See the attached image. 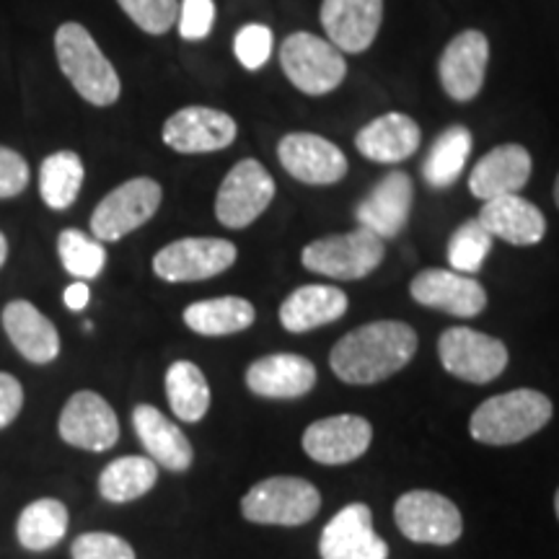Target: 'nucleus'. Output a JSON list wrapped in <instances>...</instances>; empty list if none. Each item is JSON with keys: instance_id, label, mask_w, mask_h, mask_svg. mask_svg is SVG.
Instances as JSON below:
<instances>
[{"instance_id": "f257e3e1", "label": "nucleus", "mask_w": 559, "mask_h": 559, "mask_svg": "<svg viewBox=\"0 0 559 559\" xmlns=\"http://www.w3.org/2000/svg\"><path fill=\"white\" fill-rule=\"evenodd\" d=\"M417 353V332L404 321H370L332 347L330 366L349 386H370L407 368Z\"/></svg>"}, {"instance_id": "f03ea898", "label": "nucleus", "mask_w": 559, "mask_h": 559, "mask_svg": "<svg viewBox=\"0 0 559 559\" xmlns=\"http://www.w3.org/2000/svg\"><path fill=\"white\" fill-rule=\"evenodd\" d=\"M55 55H58L60 70L83 102L94 107H111L120 99V75L79 21H68L55 34Z\"/></svg>"}, {"instance_id": "7ed1b4c3", "label": "nucleus", "mask_w": 559, "mask_h": 559, "mask_svg": "<svg viewBox=\"0 0 559 559\" xmlns=\"http://www.w3.org/2000/svg\"><path fill=\"white\" fill-rule=\"evenodd\" d=\"M549 396L536 389H515L481 402L474 409L469 430L477 443L513 445L536 436L551 419Z\"/></svg>"}, {"instance_id": "20e7f679", "label": "nucleus", "mask_w": 559, "mask_h": 559, "mask_svg": "<svg viewBox=\"0 0 559 559\" xmlns=\"http://www.w3.org/2000/svg\"><path fill=\"white\" fill-rule=\"evenodd\" d=\"M285 79L306 96H324L340 88L347 75V60L330 39L311 32H296L280 47Z\"/></svg>"}, {"instance_id": "39448f33", "label": "nucleus", "mask_w": 559, "mask_h": 559, "mask_svg": "<svg viewBox=\"0 0 559 559\" xmlns=\"http://www.w3.org/2000/svg\"><path fill=\"white\" fill-rule=\"evenodd\" d=\"M319 508V489L300 477L262 479L241 500L243 519L260 526H304L317 519Z\"/></svg>"}, {"instance_id": "423d86ee", "label": "nucleus", "mask_w": 559, "mask_h": 559, "mask_svg": "<svg viewBox=\"0 0 559 559\" xmlns=\"http://www.w3.org/2000/svg\"><path fill=\"white\" fill-rule=\"evenodd\" d=\"M386 254L383 239L368 228H355L347 234L324 236L311 241L300 254L306 270L332 280H362L379 270Z\"/></svg>"}, {"instance_id": "0eeeda50", "label": "nucleus", "mask_w": 559, "mask_h": 559, "mask_svg": "<svg viewBox=\"0 0 559 559\" xmlns=\"http://www.w3.org/2000/svg\"><path fill=\"white\" fill-rule=\"evenodd\" d=\"M164 200V190L156 179L135 177L115 187L91 215V234L102 243L120 241L145 226Z\"/></svg>"}, {"instance_id": "6e6552de", "label": "nucleus", "mask_w": 559, "mask_h": 559, "mask_svg": "<svg viewBox=\"0 0 559 559\" xmlns=\"http://www.w3.org/2000/svg\"><path fill=\"white\" fill-rule=\"evenodd\" d=\"M275 200V179L257 158H243L226 174L215 194V218L226 228H247Z\"/></svg>"}, {"instance_id": "1a4fd4ad", "label": "nucleus", "mask_w": 559, "mask_h": 559, "mask_svg": "<svg viewBox=\"0 0 559 559\" xmlns=\"http://www.w3.org/2000/svg\"><path fill=\"white\" fill-rule=\"evenodd\" d=\"M438 358L451 376L466 383H489L508 368V347L498 337L469 326H451L440 334Z\"/></svg>"}, {"instance_id": "9d476101", "label": "nucleus", "mask_w": 559, "mask_h": 559, "mask_svg": "<svg viewBox=\"0 0 559 559\" xmlns=\"http://www.w3.org/2000/svg\"><path fill=\"white\" fill-rule=\"evenodd\" d=\"M394 519L402 534L415 544L449 547L464 534L461 510L445 495L430 492V489L404 492L394 506Z\"/></svg>"}, {"instance_id": "9b49d317", "label": "nucleus", "mask_w": 559, "mask_h": 559, "mask_svg": "<svg viewBox=\"0 0 559 559\" xmlns=\"http://www.w3.org/2000/svg\"><path fill=\"white\" fill-rule=\"evenodd\" d=\"M239 251L226 239H179L153 257V272L166 283H200L234 267Z\"/></svg>"}, {"instance_id": "f8f14e48", "label": "nucleus", "mask_w": 559, "mask_h": 559, "mask_svg": "<svg viewBox=\"0 0 559 559\" xmlns=\"http://www.w3.org/2000/svg\"><path fill=\"white\" fill-rule=\"evenodd\" d=\"M60 438L68 445L91 453L115 449L120 440V419L96 391H75L58 419Z\"/></svg>"}, {"instance_id": "ddd939ff", "label": "nucleus", "mask_w": 559, "mask_h": 559, "mask_svg": "<svg viewBox=\"0 0 559 559\" xmlns=\"http://www.w3.org/2000/svg\"><path fill=\"white\" fill-rule=\"evenodd\" d=\"M277 158L293 179L309 187H330L347 177V156L332 140L313 132H290L277 143Z\"/></svg>"}, {"instance_id": "4468645a", "label": "nucleus", "mask_w": 559, "mask_h": 559, "mask_svg": "<svg viewBox=\"0 0 559 559\" xmlns=\"http://www.w3.org/2000/svg\"><path fill=\"white\" fill-rule=\"evenodd\" d=\"M489 62V39L477 29H466L453 37L438 60L440 88L453 102L477 99L485 86Z\"/></svg>"}, {"instance_id": "2eb2a0df", "label": "nucleus", "mask_w": 559, "mask_h": 559, "mask_svg": "<svg viewBox=\"0 0 559 559\" xmlns=\"http://www.w3.org/2000/svg\"><path fill=\"white\" fill-rule=\"evenodd\" d=\"M164 143L185 156L228 148L239 135V124L230 115L210 107H185L164 122Z\"/></svg>"}, {"instance_id": "dca6fc26", "label": "nucleus", "mask_w": 559, "mask_h": 559, "mask_svg": "<svg viewBox=\"0 0 559 559\" xmlns=\"http://www.w3.org/2000/svg\"><path fill=\"white\" fill-rule=\"evenodd\" d=\"M319 555L321 559H389V544L376 534L370 508L349 502L321 531Z\"/></svg>"}, {"instance_id": "f3484780", "label": "nucleus", "mask_w": 559, "mask_h": 559, "mask_svg": "<svg viewBox=\"0 0 559 559\" xmlns=\"http://www.w3.org/2000/svg\"><path fill=\"white\" fill-rule=\"evenodd\" d=\"M412 298L432 311L474 319L487 309V293L472 275L453 270H423L409 285Z\"/></svg>"}, {"instance_id": "a211bd4d", "label": "nucleus", "mask_w": 559, "mask_h": 559, "mask_svg": "<svg viewBox=\"0 0 559 559\" xmlns=\"http://www.w3.org/2000/svg\"><path fill=\"white\" fill-rule=\"evenodd\" d=\"M373 428L360 415H334L317 419L304 432V451L324 466H342L370 449Z\"/></svg>"}, {"instance_id": "6ab92c4d", "label": "nucleus", "mask_w": 559, "mask_h": 559, "mask_svg": "<svg viewBox=\"0 0 559 559\" xmlns=\"http://www.w3.org/2000/svg\"><path fill=\"white\" fill-rule=\"evenodd\" d=\"M383 0H324L321 26L342 55L366 52L379 37Z\"/></svg>"}, {"instance_id": "aec40b11", "label": "nucleus", "mask_w": 559, "mask_h": 559, "mask_svg": "<svg viewBox=\"0 0 559 559\" xmlns=\"http://www.w3.org/2000/svg\"><path fill=\"white\" fill-rule=\"evenodd\" d=\"M412 202H415V185L409 174L389 171L355 207V218L379 239H396L407 226Z\"/></svg>"}, {"instance_id": "412c9836", "label": "nucleus", "mask_w": 559, "mask_h": 559, "mask_svg": "<svg viewBox=\"0 0 559 559\" xmlns=\"http://www.w3.org/2000/svg\"><path fill=\"white\" fill-rule=\"evenodd\" d=\"M247 386L264 400H298L317 386V366L304 355H264L247 368Z\"/></svg>"}, {"instance_id": "4be33fe9", "label": "nucleus", "mask_w": 559, "mask_h": 559, "mask_svg": "<svg viewBox=\"0 0 559 559\" xmlns=\"http://www.w3.org/2000/svg\"><path fill=\"white\" fill-rule=\"evenodd\" d=\"M534 160L531 153L519 143H506L479 158L469 174V192L487 202L502 194H519L528 185Z\"/></svg>"}, {"instance_id": "5701e85b", "label": "nucleus", "mask_w": 559, "mask_h": 559, "mask_svg": "<svg viewBox=\"0 0 559 559\" xmlns=\"http://www.w3.org/2000/svg\"><path fill=\"white\" fill-rule=\"evenodd\" d=\"M477 221L492 239H502L513 247H534L547 236V218L521 192L487 200Z\"/></svg>"}, {"instance_id": "b1692460", "label": "nucleus", "mask_w": 559, "mask_h": 559, "mask_svg": "<svg viewBox=\"0 0 559 559\" xmlns=\"http://www.w3.org/2000/svg\"><path fill=\"white\" fill-rule=\"evenodd\" d=\"M132 428L148 459L169 472H187L192 466L194 451L185 432L177 423H171L164 412L151 407V404H138L132 409Z\"/></svg>"}, {"instance_id": "393cba45", "label": "nucleus", "mask_w": 559, "mask_h": 559, "mask_svg": "<svg viewBox=\"0 0 559 559\" xmlns=\"http://www.w3.org/2000/svg\"><path fill=\"white\" fill-rule=\"evenodd\" d=\"M419 140H423V130L409 115L389 111L358 130L355 148L360 151L362 158L376 160V164H402L415 156Z\"/></svg>"}, {"instance_id": "a878e982", "label": "nucleus", "mask_w": 559, "mask_h": 559, "mask_svg": "<svg viewBox=\"0 0 559 559\" xmlns=\"http://www.w3.org/2000/svg\"><path fill=\"white\" fill-rule=\"evenodd\" d=\"M3 330L21 358L47 366L60 355V334L50 319L29 300H11L3 309Z\"/></svg>"}, {"instance_id": "bb28decb", "label": "nucleus", "mask_w": 559, "mask_h": 559, "mask_svg": "<svg viewBox=\"0 0 559 559\" xmlns=\"http://www.w3.org/2000/svg\"><path fill=\"white\" fill-rule=\"evenodd\" d=\"M347 306L345 290L334 285H300L280 306V324L293 334H304L342 319Z\"/></svg>"}, {"instance_id": "cd10ccee", "label": "nucleus", "mask_w": 559, "mask_h": 559, "mask_svg": "<svg viewBox=\"0 0 559 559\" xmlns=\"http://www.w3.org/2000/svg\"><path fill=\"white\" fill-rule=\"evenodd\" d=\"M257 311L247 298L223 296L190 304L185 309V324L202 337H226L239 334L254 324Z\"/></svg>"}, {"instance_id": "c85d7f7f", "label": "nucleus", "mask_w": 559, "mask_h": 559, "mask_svg": "<svg viewBox=\"0 0 559 559\" xmlns=\"http://www.w3.org/2000/svg\"><path fill=\"white\" fill-rule=\"evenodd\" d=\"M68 508L55 498L34 500L21 510L16 521V536L21 547L29 551H47L66 539Z\"/></svg>"}, {"instance_id": "c756f323", "label": "nucleus", "mask_w": 559, "mask_h": 559, "mask_svg": "<svg viewBox=\"0 0 559 559\" xmlns=\"http://www.w3.org/2000/svg\"><path fill=\"white\" fill-rule=\"evenodd\" d=\"M158 481V464L148 456H122L115 459L99 477V492L104 500L132 502L151 492Z\"/></svg>"}, {"instance_id": "7c9ffc66", "label": "nucleus", "mask_w": 559, "mask_h": 559, "mask_svg": "<svg viewBox=\"0 0 559 559\" xmlns=\"http://www.w3.org/2000/svg\"><path fill=\"white\" fill-rule=\"evenodd\" d=\"M472 132L464 124H451L438 135L423 164V177L432 190H445L461 177L472 153Z\"/></svg>"}, {"instance_id": "2f4dec72", "label": "nucleus", "mask_w": 559, "mask_h": 559, "mask_svg": "<svg viewBox=\"0 0 559 559\" xmlns=\"http://www.w3.org/2000/svg\"><path fill=\"white\" fill-rule=\"evenodd\" d=\"M86 169L75 151H58L41 160L39 169V194L47 207L68 210L79 200Z\"/></svg>"}, {"instance_id": "473e14b6", "label": "nucleus", "mask_w": 559, "mask_h": 559, "mask_svg": "<svg viewBox=\"0 0 559 559\" xmlns=\"http://www.w3.org/2000/svg\"><path fill=\"white\" fill-rule=\"evenodd\" d=\"M166 396L174 415L185 423H200L210 409L207 379L190 360L171 362L166 370Z\"/></svg>"}, {"instance_id": "72a5a7b5", "label": "nucleus", "mask_w": 559, "mask_h": 559, "mask_svg": "<svg viewBox=\"0 0 559 559\" xmlns=\"http://www.w3.org/2000/svg\"><path fill=\"white\" fill-rule=\"evenodd\" d=\"M58 254L68 275L79 277L83 283L99 277L104 264H107L104 243L79 228H66L58 236Z\"/></svg>"}, {"instance_id": "f704fd0d", "label": "nucleus", "mask_w": 559, "mask_h": 559, "mask_svg": "<svg viewBox=\"0 0 559 559\" xmlns=\"http://www.w3.org/2000/svg\"><path fill=\"white\" fill-rule=\"evenodd\" d=\"M492 251V236L477 218L461 223L449 239V264L453 272L461 275H474Z\"/></svg>"}, {"instance_id": "c9c22d12", "label": "nucleus", "mask_w": 559, "mask_h": 559, "mask_svg": "<svg viewBox=\"0 0 559 559\" xmlns=\"http://www.w3.org/2000/svg\"><path fill=\"white\" fill-rule=\"evenodd\" d=\"M132 24L145 34H166L179 19V0H117Z\"/></svg>"}, {"instance_id": "e433bc0d", "label": "nucleus", "mask_w": 559, "mask_h": 559, "mask_svg": "<svg viewBox=\"0 0 559 559\" xmlns=\"http://www.w3.org/2000/svg\"><path fill=\"white\" fill-rule=\"evenodd\" d=\"M234 52L247 70H260L267 66L272 55V32L264 24L241 26L234 37Z\"/></svg>"}, {"instance_id": "4c0bfd02", "label": "nucleus", "mask_w": 559, "mask_h": 559, "mask_svg": "<svg viewBox=\"0 0 559 559\" xmlns=\"http://www.w3.org/2000/svg\"><path fill=\"white\" fill-rule=\"evenodd\" d=\"M70 555L73 559H135V549L122 536L91 531V534H81L73 542Z\"/></svg>"}, {"instance_id": "58836bf2", "label": "nucleus", "mask_w": 559, "mask_h": 559, "mask_svg": "<svg viewBox=\"0 0 559 559\" xmlns=\"http://www.w3.org/2000/svg\"><path fill=\"white\" fill-rule=\"evenodd\" d=\"M181 39L200 41L205 39L215 26V3L213 0H179L177 19Z\"/></svg>"}, {"instance_id": "ea45409f", "label": "nucleus", "mask_w": 559, "mask_h": 559, "mask_svg": "<svg viewBox=\"0 0 559 559\" xmlns=\"http://www.w3.org/2000/svg\"><path fill=\"white\" fill-rule=\"evenodd\" d=\"M29 185V164L13 148L0 145V200L19 198Z\"/></svg>"}, {"instance_id": "a19ab883", "label": "nucleus", "mask_w": 559, "mask_h": 559, "mask_svg": "<svg viewBox=\"0 0 559 559\" xmlns=\"http://www.w3.org/2000/svg\"><path fill=\"white\" fill-rule=\"evenodd\" d=\"M24 407V389L11 373H0V430L9 428Z\"/></svg>"}, {"instance_id": "79ce46f5", "label": "nucleus", "mask_w": 559, "mask_h": 559, "mask_svg": "<svg viewBox=\"0 0 559 559\" xmlns=\"http://www.w3.org/2000/svg\"><path fill=\"white\" fill-rule=\"evenodd\" d=\"M62 300H66V306L70 311H83L88 306V300H91L88 285L83 283V280H79V283H73V285H68L66 293H62Z\"/></svg>"}, {"instance_id": "37998d69", "label": "nucleus", "mask_w": 559, "mask_h": 559, "mask_svg": "<svg viewBox=\"0 0 559 559\" xmlns=\"http://www.w3.org/2000/svg\"><path fill=\"white\" fill-rule=\"evenodd\" d=\"M5 260H9V241H5L3 230H0V267H3Z\"/></svg>"}, {"instance_id": "c03bdc74", "label": "nucleus", "mask_w": 559, "mask_h": 559, "mask_svg": "<svg viewBox=\"0 0 559 559\" xmlns=\"http://www.w3.org/2000/svg\"><path fill=\"white\" fill-rule=\"evenodd\" d=\"M555 202H557V207H559V174H557V179H555Z\"/></svg>"}, {"instance_id": "a18cd8bd", "label": "nucleus", "mask_w": 559, "mask_h": 559, "mask_svg": "<svg viewBox=\"0 0 559 559\" xmlns=\"http://www.w3.org/2000/svg\"><path fill=\"white\" fill-rule=\"evenodd\" d=\"M555 510H557V519H559V489H557V495H555Z\"/></svg>"}]
</instances>
